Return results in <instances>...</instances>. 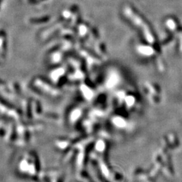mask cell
<instances>
[{
	"label": "cell",
	"instance_id": "6da1fadb",
	"mask_svg": "<svg viewBox=\"0 0 182 182\" xmlns=\"http://www.w3.org/2000/svg\"><path fill=\"white\" fill-rule=\"evenodd\" d=\"M7 49V42L6 35L4 33L0 32V57L3 58L6 53Z\"/></svg>",
	"mask_w": 182,
	"mask_h": 182
}]
</instances>
